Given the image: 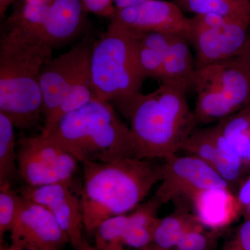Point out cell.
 Returning <instances> with one entry per match:
<instances>
[{"label":"cell","instance_id":"obj_1","mask_svg":"<svg viewBox=\"0 0 250 250\" xmlns=\"http://www.w3.org/2000/svg\"><path fill=\"white\" fill-rule=\"evenodd\" d=\"M125 158L111 162L82 163L81 205L85 231L93 233L106 219L127 214L161 182L164 162Z\"/></svg>","mask_w":250,"mask_h":250},{"label":"cell","instance_id":"obj_2","mask_svg":"<svg viewBox=\"0 0 250 250\" xmlns=\"http://www.w3.org/2000/svg\"><path fill=\"white\" fill-rule=\"evenodd\" d=\"M188 90L182 83L161 82L152 93H140L118 106L131 122L139 159L164 161L182 150L197 125L188 103Z\"/></svg>","mask_w":250,"mask_h":250},{"label":"cell","instance_id":"obj_3","mask_svg":"<svg viewBox=\"0 0 250 250\" xmlns=\"http://www.w3.org/2000/svg\"><path fill=\"white\" fill-rule=\"evenodd\" d=\"M52 47L40 38L16 29L0 39V113L15 127L29 129L43 113L41 70L52 59Z\"/></svg>","mask_w":250,"mask_h":250},{"label":"cell","instance_id":"obj_4","mask_svg":"<svg viewBox=\"0 0 250 250\" xmlns=\"http://www.w3.org/2000/svg\"><path fill=\"white\" fill-rule=\"evenodd\" d=\"M47 136L82 164L139 159L130 127L111 103L97 98L62 118Z\"/></svg>","mask_w":250,"mask_h":250},{"label":"cell","instance_id":"obj_5","mask_svg":"<svg viewBox=\"0 0 250 250\" xmlns=\"http://www.w3.org/2000/svg\"><path fill=\"white\" fill-rule=\"evenodd\" d=\"M90 73L96 98L106 103L124 104L141 93L144 81L132 32L111 22L107 31L94 42Z\"/></svg>","mask_w":250,"mask_h":250},{"label":"cell","instance_id":"obj_6","mask_svg":"<svg viewBox=\"0 0 250 250\" xmlns=\"http://www.w3.org/2000/svg\"><path fill=\"white\" fill-rule=\"evenodd\" d=\"M197 125H208L231 116L250 104V71L236 59L197 67Z\"/></svg>","mask_w":250,"mask_h":250},{"label":"cell","instance_id":"obj_7","mask_svg":"<svg viewBox=\"0 0 250 250\" xmlns=\"http://www.w3.org/2000/svg\"><path fill=\"white\" fill-rule=\"evenodd\" d=\"M250 23L219 14L190 18L188 40L196 52L197 67L238 57L249 35Z\"/></svg>","mask_w":250,"mask_h":250},{"label":"cell","instance_id":"obj_8","mask_svg":"<svg viewBox=\"0 0 250 250\" xmlns=\"http://www.w3.org/2000/svg\"><path fill=\"white\" fill-rule=\"evenodd\" d=\"M18 176L40 187L72 181L79 161L50 136L41 134L18 141Z\"/></svg>","mask_w":250,"mask_h":250},{"label":"cell","instance_id":"obj_9","mask_svg":"<svg viewBox=\"0 0 250 250\" xmlns=\"http://www.w3.org/2000/svg\"><path fill=\"white\" fill-rule=\"evenodd\" d=\"M154 197L161 205L174 202L187 207L199 192L215 188L231 187L210 166L192 155L171 156L164 161V173Z\"/></svg>","mask_w":250,"mask_h":250},{"label":"cell","instance_id":"obj_10","mask_svg":"<svg viewBox=\"0 0 250 250\" xmlns=\"http://www.w3.org/2000/svg\"><path fill=\"white\" fill-rule=\"evenodd\" d=\"M9 232L11 244L23 249L61 250L70 243L66 233L48 209L22 195L17 216Z\"/></svg>","mask_w":250,"mask_h":250},{"label":"cell","instance_id":"obj_11","mask_svg":"<svg viewBox=\"0 0 250 250\" xmlns=\"http://www.w3.org/2000/svg\"><path fill=\"white\" fill-rule=\"evenodd\" d=\"M93 45L84 39L68 52L51 59L42 67L41 89L45 118L58 107L67 91L89 70Z\"/></svg>","mask_w":250,"mask_h":250},{"label":"cell","instance_id":"obj_12","mask_svg":"<svg viewBox=\"0 0 250 250\" xmlns=\"http://www.w3.org/2000/svg\"><path fill=\"white\" fill-rule=\"evenodd\" d=\"M72 184L70 181L40 187L25 185L18 191L24 198L48 209L75 249L84 240L85 228L80 195L75 193Z\"/></svg>","mask_w":250,"mask_h":250},{"label":"cell","instance_id":"obj_13","mask_svg":"<svg viewBox=\"0 0 250 250\" xmlns=\"http://www.w3.org/2000/svg\"><path fill=\"white\" fill-rule=\"evenodd\" d=\"M112 22L139 31H159L178 34L188 39L190 18L175 2L148 0L141 4L116 10Z\"/></svg>","mask_w":250,"mask_h":250},{"label":"cell","instance_id":"obj_14","mask_svg":"<svg viewBox=\"0 0 250 250\" xmlns=\"http://www.w3.org/2000/svg\"><path fill=\"white\" fill-rule=\"evenodd\" d=\"M143 43L157 51L164 59V79L161 82H173L193 87L197 66L187 37L159 31H135Z\"/></svg>","mask_w":250,"mask_h":250},{"label":"cell","instance_id":"obj_15","mask_svg":"<svg viewBox=\"0 0 250 250\" xmlns=\"http://www.w3.org/2000/svg\"><path fill=\"white\" fill-rule=\"evenodd\" d=\"M86 12L82 0H52L40 39L52 48L69 42L83 29Z\"/></svg>","mask_w":250,"mask_h":250},{"label":"cell","instance_id":"obj_16","mask_svg":"<svg viewBox=\"0 0 250 250\" xmlns=\"http://www.w3.org/2000/svg\"><path fill=\"white\" fill-rule=\"evenodd\" d=\"M193 214L205 228L222 231L236 218L239 204L229 188H215L197 193L190 202Z\"/></svg>","mask_w":250,"mask_h":250},{"label":"cell","instance_id":"obj_17","mask_svg":"<svg viewBox=\"0 0 250 250\" xmlns=\"http://www.w3.org/2000/svg\"><path fill=\"white\" fill-rule=\"evenodd\" d=\"M205 228L186 207H177L173 213L158 218L152 234V243L159 248L172 250L188 231Z\"/></svg>","mask_w":250,"mask_h":250},{"label":"cell","instance_id":"obj_18","mask_svg":"<svg viewBox=\"0 0 250 250\" xmlns=\"http://www.w3.org/2000/svg\"><path fill=\"white\" fill-rule=\"evenodd\" d=\"M161 206L155 197L138 206L129 214V223L125 235V247L139 250L152 243L153 230Z\"/></svg>","mask_w":250,"mask_h":250},{"label":"cell","instance_id":"obj_19","mask_svg":"<svg viewBox=\"0 0 250 250\" xmlns=\"http://www.w3.org/2000/svg\"><path fill=\"white\" fill-rule=\"evenodd\" d=\"M95 98L89 68L67 91L58 107L45 118L41 134L45 136L50 134L62 118Z\"/></svg>","mask_w":250,"mask_h":250},{"label":"cell","instance_id":"obj_20","mask_svg":"<svg viewBox=\"0 0 250 250\" xmlns=\"http://www.w3.org/2000/svg\"><path fill=\"white\" fill-rule=\"evenodd\" d=\"M182 150L201 159L224 179L225 167L223 154L213 137L210 126L195 129L184 143Z\"/></svg>","mask_w":250,"mask_h":250},{"label":"cell","instance_id":"obj_21","mask_svg":"<svg viewBox=\"0 0 250 250\" xmlns=\"http://www.w3.org/2000/svg\"><path fill=\"white\" fill-rule=\"evenodd\" d=\"M50 3L46 0H25L8 18L9 29L40 38Z\"/></svg>","mask_w":250,"mask_h":250},{"label":"cell","instance_id":"obj_22","mask_svg":"<svg viewBox=\"0 0 250 250\" xmlns=\"http://www.w3.org/2000/svg\"><path fill=\"white\" fill-rule=\"evenodd\" d=\"M15 126L0 113V186L11 184L18 175Z\"/></svg>","mask_w":250,"mask_h":250},{"label":"cell","instance_id":"obj_23","mask_svg":"<svg viewBox=\"0 0 250 250\" xmlns=\"http://www.w3.org/2000/svg\"><path fill=\"white\" fill-rule=\"evenodd\" d=\"M129 214L106 219L94 231L95 248L98 250H125V235Z\"/></svg>","mask_w":250,"mask_h":250},{"label":"cell","instance_id":"obj_24","mask_svg":"<svg viewBox=\"0 0 250 250\" xmlns=\"http://www.w3.org/2000/svg\"><path fill=\"white\" fill-rule=\"evenodd\" d=\"M182 11L195 15L219 14L250 23V13L238 9L226 0H175Z\"/></svg>","mask_w":250,"mask_h":250},{"label":"cell","instance_id":"obj_25","mask_svg":"<svg viewBox=\"0 0 250 250\" xmlns=\"http://www.w3.org/2000/svg\"><path fill=\"white\" fill-rule=\"evenodd\" d=\"M130 30L134 36L136 57L145 78L152 77L162 82L164 79V59L162 56L157 51L145 45L137 37L135 31L131 29Z\"/></svg>","mask_w":250,"mask_h":250},{"label":"cell","instance_id":"obj_26","mask_svg":"<svg viewBox=\"0 0 250 250\" xmlns=\"http://www.w3.org/2000/svg\"><path fill=\"white\" fill-rule=\"evenodd\" d=\"M21 195L11 188V184L0 186V241L10 231L19 209Z\"/></svg>","mask_w":250,"mask_h":250},{"label":"cell","instance_id":"obj_27","mask_svg":"<svg viewBox=\"0 0 250 250\" xmlns=\"http://www.w3.org/2000/svg\"><path fill=\"white\" fill-rule=\"evenodd\" d=\"M205 228L191 230L186 233L177 243V250H213L221 231L210 230L207 232Z\"/></svg>","mask_w":250,"mask_h":250},{"label":"cell","instance_id":"obj_28","mask_svg":"<svg viewBox=\"0 0 250 250\" xmlns=\"http://www.w3.org/2000/svg\"><path fill=\"white\" fill-rule=\"evenodd\" d=\"M223 250H250V218L241 225L236 236Z\"/></svg>","mask_w":250,"mask_h":250},{"label":"cell","instance_id":"obj_29","mask_svg":"<svg viewBox=\"0 0 250 250\" xmlns=\"http://www.w3.org/2000/svg\"><path fill=\"white\" fill-rule=\"evenodd\" d=\"M87 12L103 16H111L116 11L114 0H82Z\"/></svg>","mask_w":250,"mask_h":250},{"label":"cell","instance_id":"obj_30","mask_svg":"<svg viewBox=\"0 0 250 250\" xmlns=\"http://www.w3.org/2000/svg\"><path fill=\"white\" fill-rule=\"evenodd\" d=\"M236 197L239 205L250 210V177L242 184Z\"/></svg>","mask_w":250,"mask_h":250},{"label":"cell","instance_id":"obj_31","mask_svg":"<svg viewBox=\"0 0 250 250\" xmlns=\"http://www.w3.org/2000/svg\"><path fill=\"white\" fill-rule=\"evenodd\" d=\"M235 59L250 71V32L244 48L241 53L238 57H235Z\"/></svg>","mask_w":250,"mask_h":250},{"label":"cell","instance_id":"obj_32","mask_svg":"<svg viewBox=\"0 0 250 250\" xmlns=\"http://www.w3.org/2000/svg\"><path fill=\"white\" fill-rule=\"evenodd\" d=\"M146 1L148 0H114L115 7L116 10L124 9V8L141 4Z\"/></svg>","mask_w":250,"mask_h":250},{"label":"cell","instance_id":"obj_33","mask_svg":"<svg viewBox=\"0 0 250 250\" xmlns=\"http://www.w3.org/2000/svg\"><path fill=\"white\" fill-rule=\"evenodd\" d=\"M238 9L250 13V0H226Z\"/></svg>","mask_w":250,"mask_h":250},{"label":"cell","instance_id":"obj_34","mask_svg":"<svg viewBox=\"0 0 250 250\" xmlns=\"http://www.w3.org/2000/svg\"><path fill=\"white\" fill-rule=\"evenodd\" d=\"M14 0H0V15L1 17L6 13V10Z\"/></svg>","mask_w":250,"mask_h":250},{"label":"cell","instance_id":"obj_35","mask_svg":"<svg viewBox=\"0 0 250 250\" xmlns=\"http://www.w3.org/2000/svg\"><path fill=\"white\" fill-rule=\"evenodd\" d=\"M75 250H98L96 248H95V246H92L90 245L86 240H83V241L82 242V243L79 246L77 247L75 249Z\"/></svg>","mask_w":250,"mask_h":250},{"label":"cell","instance_id":"obj_36","mask_svg":"<svg viewBox=\"0 0 250 250\" xmlns=\"http://www.w3.org/2000/svg\"><path fill=\"white\" fill-rule=\"evenodd\" d=\"M0 250H29L23 249V248H19V247L14 246V245L11 244L10 246H4L1 245L0 247Z\"/></svg>","mask_w":250,"mask_h":250},{"label":"cell","instance_id":"obj_37","mask_svg":"<svg viewBox=\"0 0 250 250\" xmlns=\"http://www.w3.org/2000/svg\"><path fill=\"white\" fill-rule=\"evenodd\" d=\"M139 250H166L163 249V248H159V247L156 246V245L152 244L149 245V246L145 247V248H141Z\"/></svg>","mask_w":250,"mask_h":250},{"label":"cell","instance_id":"obj_38","mask_svg":"<svg viewBox=\"0 0 250 250\" xmlns=\"http://www.w3.org/2000/svg\"><path fill=\"white\" fill-rule=\"evenodd\" d=\"M243 162H248L250 163V142L249 146H248V151H247L246 157H245L244 160H243Z\"/></svg>","mask_w":250,"mask_h":250},{"label":"cell","instance_id":"obj_39","mask_svg":"<svg viewBox=\"0 0 250 250\" xmlns=\"http://www.w3.org/2000/svg\"><path fill=\"white\" fill-rule=\"evenodd\" d=\"M46 1H48V0H46Z\"/></svg>","mask_w":250,"mask_h":250}]
</instances>
